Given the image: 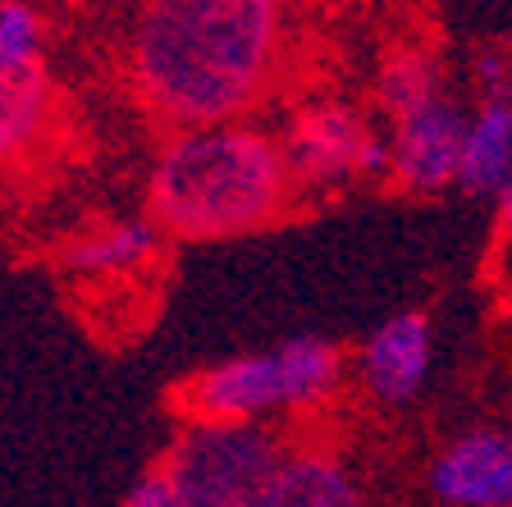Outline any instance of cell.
<instances>
[{
	"label": "cell",
	"instance_id": "6da1fadb",
	"mask_svg": "<svg viewBox=\"0 0 512 507\" xmlns=\"http://www.w3.org/2000/svg\"><path fill=\"white\" fill-rule=\"evenodd\" d=\"M284 19L270 0H151L128 28V78L170 124H238L270 92Z\"/></svg>",
	"mask_w": 512,
	"mask_h": 507
},
{
	"label": "cell",
	"instance_id": "7a4b0ae2",
	"mask_svg": "<svg viewBox=\"0 0 512 507\" xmlns=\"http://www.w3.org/2000/svg\"><path fill=\"white\" fill-rule=\"evenodd\" d=\"M293 174L284 147L256 124L183 128L160 147L147 183V220L165 238L211 243L256 233L288 215Z\"/></svg>",
	"mask_w": 512,
	"mask_h": 507
},
{
	"label": "cell",
	"instance_id": "3957f363",
	"mask_svg": "<svg viewBox=\"0 0 512 507\" xmlns=\"http://www.w3.org/2000/svg\"><path fill=\"white\" fill-rule=\"evenodd\" d=\"M284 453L266 425H188L156 466L179 507H252Z\"/></svg>",
	"mask_w": 512,
	"mask_h": 507
},
{
	"label": "cell",
	"instance_id": "277c9868",
	"mask_svg": "<svg viewBox=\"0 0 512 507\" xmlns=\"http://www.w3.org/2000/svg\"><path fill=\"white\" fill-rule=\"evenodd\" d=\"M284 160L298 188H334L348 179H380L389 174V142L366 124L352 106L320 101L288 119Z\"/></svg>",
	"mask_w": 512,
	"mask_h": 507
},
{
	"label": "cell",
	"instance_id": "5b68a950",
	"mask_svg": "<svg viewBox=\"0 0 512 507\" xmlns=\"http://www.w3.org/2000/svg\"><path fill=\"white\" fill-rule=\"evenodd\" d=\"M174 407L188 425H261L270 412H288L279 352L229 357L197 370L174 389Z\"/></svg>",
	"mask_w": 512,
	"mask_h": 507
},
{
	"label": "cell",
	"instance_id": "8992f818",
	"mask_svg": "<svg viewBox=\"0 0 512 507\" xmlns=\"http://www.w3.org/2000/svg\"><path fill=\"white\" fill-rule=\"evenodd\" d=\"M471 119L453 101V92H435L416 106L394 115V138H389V174L412 197H435L453 188L462 169Z\"/></svg>",
	"mask_w": 512,
	"mask_h": 507
},
{
	"label": "cell",
	"instance_id": "52a82bcc",
	"mask_svg": "<svg viewBox=\"0 0 512 507\" xmlns=\"http://www.w3.org/2000/svg\"><path fill=\"white\" fill-rule=\"evenodd\" d=\"M430 489L448 507H512V430H467L430 462Z\"/></svg>",
	"mask_w": 512,
	"mask_h": 507
},
{
	"label": "cell",
	"instance_id": "ba28073f",
	"mask_svg": "<svg viewBox=\"0 0 512 507\" xmlns=\"http://www.w3.org/2000/svg\"><path fill=\"white\" fill-rule=\"evenodd\" d=\"M430 370V320L421 311L389 316L362 348V380L375 402L403 407L421 393Z\"/></svg>",
	"mask_w": 512,
	"mask_h": 507
},
{
	"label": "cell",
	"instance_id": "9c48e42d",
	"mask_svg": "<svg viewBox=\"0 0 512 507\" xmlns=\"http://www.w3.org/2000/svg\"><path fill=\"white\" fill-rule=\"evenodd\" d=\"M55 87L46 60H23L0 46V165H14L46 138Z\"/></svg>",
	"mask_w": 512,
	"mask_h": 507
},
{
	"label": "cell",
	"instance_id": "30bf717a",
	"mask_svg": "<svg viewBox=\"0 0 512 507\" xmlns=\"http://www.w3.org/2000/svg\"><path fill=\"white\" fill-rule=\"evenodd\" d=\"M252 507H366L357 480L320 448H288Z\"/></svg>",
	"mask_w": 512,
	"mask_h": 507
},
{
	"label": "cell",
	"instance_id": "8fae6325",
	"mask_svg": "<svg viewBox=\"0 0 512 507\" xmlns=\"http://www.w3.org/2000/svg\"><path fill=\"white\" fill-rule=\"evenodd\" d=\"M160 238H165V233L151 220H115L92 233H78L74 243L64 247V265L83 279L138 275V270H147V265L156 261Z\"/></svg>",
	"mask_w": 512,
	"mask_h": 507
},
{
	"label": "cell",
	"instance_id": "7c38bea8",
	"mask_svg": "<svg viewBox=\"0 0 512 507\" xmlns=\"http://www.w3.org/2000/svg\"><path fill=\"white\" fill-rule=\"evenodd\" d=\"M458 188L471 197L512 188V101H485L467 128Z\"/></svg>",
	"mask_w": 512,
	"mask_h": 507
},
{
	"label": "cell",
	"instance_id": "4fadbf2b",
	"mask_svg": "<svg viewBox=\"0 0 512 507\" xmlns=\"http://www.w3.org/2000/svg\"><path fill=\"white\" fill-rule=\"evenodd\" d=\"M275 352L288 384V412H307V407H320V402H330L339 393L343 352L330 338H288Z\"/></svg>",
	"mask_w": 512,
	"mask_h": 507
},
{
	"label": "cell",
	"instance_id": "5bb4252c",
	"mask_svg": "<svg viewBox=\"0 0 512 507\" xmlns=\"http://www.w3.org/2000/svg\"><path fill=\"white\" fill-rule=\"evenodd\" d=\"M444 87H448L444 64H439L430 51H421V46H403V51H394L384 60L375 92H380V106L389 110V119H394L398 110L416 106V101H426V96L444 92Z\"/></svg>",
	"mask_w": 512,
	"mask_h": 507
},
{
	"label": "cell",
	"instance_id": "9a60e30c",
	"mask_svg": "<svg viewBox=\"0 0 512 507\" xmlns=\"http://www.w3.org/2000/svg\"><path fill=\"white\" fill-rule=\"evenodd\" d=\"M0 46L23 60H46V19L32 5L5 0L0 5Z\"/></svg>",
	"mask_w": 512,
	"mask_h": 507
},
{
	"label": "cell",
	"instance_id": "2e32d148",
	"mask_svg": "<svg viewBox=\"0 0 512 507\" xmlns=\"http://www.w3.org/2000/svg\"><path fill=\"white\" fill-rule=\"evenodd\" d=\"M499 238L503 247H512V188L499 192Z\"/></svg>",
	"mask_w": 512,
	"mask_h": 507
}]
</instances>
